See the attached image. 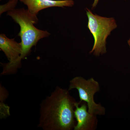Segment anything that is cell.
Here are the masks:
<instances>
[{
  "mask_svg": "<svg viewBox=\"0 0 130 130\" xmlns=\"http://www.w3.org/2000/svg\"><path fill=\"white\" fill-rule=\"evenodd\" d=\"M76 102L69 90L57 87L41 105L39 127L45 130H71L76 124Z\"/></svg>",
  "mask_w": 130,
  "mask_h": 130,
  "instance_id": "1",
  "label": "cell"
},
{
  "mask_svg": "<svg viewBox=\"0 0 130 130\" xmlns=\"http://www.w3.org/2000/svg\"><path fill=\"white\" fill-rule=\"evenodd\" d=\"M7 14L20 26L18 36L21 40V61L29 53L31 48L36 46L39 40L47 37L51 34L47 31L41 30L35 27L34 24L38 21L37 15L31 13L28 9H14L8 11Z\"/></svg>",
  "mask_w": 130,
  "mask_h": 130,
  "instance_id": "2",
  "label": "cell"
},
{
  "mask_svg": "<svg viewBox=\"0 0 130 130\" xmlns=\"http://www.w3.org/2000/svg\"><path fill=\"white\" fill-rule=\"evenodd\" d=\"M88 22V27L94 37L93 48L89 52L96 56L107 53L106 40L112 31L117 27L116 20L113 18H106L94 14L86 8Z\"/></svg>",
  "mask_w": 130,
  "mask_h": 130,
  "instance_id": "3",
  "label": "cell"
},
{
  "mask_svg": "<svg viewBox=\"0 0 130 130\" xmlns=\"http://www.w3.org/2000/svg\"><path fill=\"white\" fill-rule=\"evenodd\" d=\"M77 90L80 101L87 104L88 111L95 115H104L106 112L104 107L101 104L96 103L94 95L100 90V85L93 78L86 79L81 77H76L70 81L69 90Z\"/></svg>",
  "mask_w": 130,
  "mask_h": 130,
  "instance_id": "4",
  "label": "cell"
},
{
  "mask_svg": "<svg viewBox=\"0 0 130 130\" xmlns=\"http://www.w3.org/2000/svg\"><path fill=\"white\" fill-rule=\"evenodd\" d=\"M0 48L7 57L9 62L3 66L2 74L15 72L21 66L20 56L22 53V45L14 39H9L4 34L0 35Z\"/></svg>",
  "mask_w": 130,
  "mask_h": 130,
  "instance_id": "5",
  "label": "cell"
},
{
  "mask_svg": "<svg viewBox=\"0 0 130 130\" xmlns=\"http://www.w3.org/2000/svg\"><path fill=\"white\" fill-rule=\"evenodd\" d=\"M88 108L87 104L76 103L74 115L76 124L74 130H94L97 127L96 115L90 113Z\"/></svg>",
  "mask_w": 130,
  "mask_h": 130,
  "instance_id": "6",
  "label": "cell"
},
{
  "mask_svg": "<svg viewBox=\"0 0 130 130\" xmlns=\"http://www.w3.org/2000/svg\"><path fill=\"white\" fill-rule=\"evenodd\" d=\"M28 7V10L37 15L39 11L48 8L71 7L74 5L73 0H20Z\"/></svg>",
  "mask_w": 130,
  "mask_h": 130,
  "instance_id": "7",
  "label": "cell"
},
{
  "mask_svg": "<svg viewBox=\"0 0 130 130\" xmlns=\"http://www.w3.org/2000/svg\"><path fill=\"white\" fill-rule=\"evenodd\" d=\"M18 0H9V1L0 6V14H1L5 12L8 11L15 9L18 4Z\"/></svg>",
  "mask_w": 130,
  "mask_h": 130,
  "instance_id": "8",
  "label": "cell"
},
{
  "mask_svg": "<svg viewBox=\"0 0 130 130\" xmlns=\"http://www.w3.org/2000/svg\"><path fill=\"white\" fill-rule=\"evenodd\" d=\"M99 0H94V2H93V5H92V9H94L96 7V6L98 4V2Z\"/></svg>",
  "mask_w": 130,
  "mask_h": 130,
  "instance_id": "9",
  "label": "cell"
},
{
  "mask_svg": "<svg viewBox=\"0 0 130 130\" xmlns=\"http://www.w3.org/2000/svg\"><path fill=\"white\" fill-rule=\"evenodd\" d=\"M128 45H129V46L130 48V38L129 39V40H128Z\"/></svg>",
  "mask_w": 130,
  "mask_h": 130,
  "instance_id": "10",
  "label": "cell"
},
{
  "mask_svg": "<svg viewBox=\"0 0 130 130\" xmlns=\"http://www.w3.org/2000/svg\"></svg>",
  "mask_w": 130,
  "mask_h": 130,
  "instance_id": "11",
  "label": "cell"
}]
</instances>
